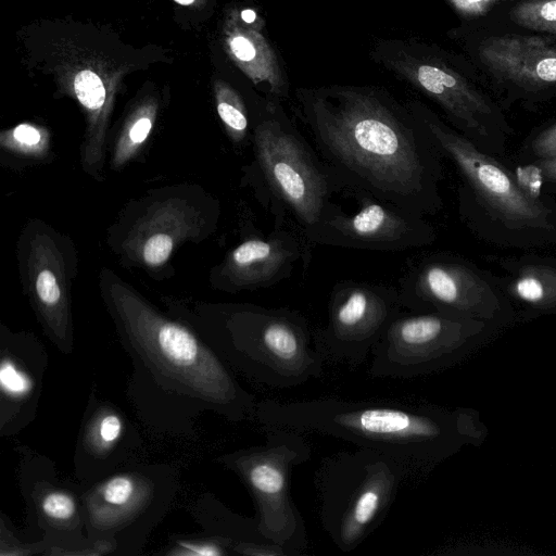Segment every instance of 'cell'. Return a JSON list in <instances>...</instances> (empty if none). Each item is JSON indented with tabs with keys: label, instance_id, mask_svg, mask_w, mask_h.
<instances>
[{
	"label": "cell",
	"instance_id": "6da1fadb",
	"mask_svg": "<svg viewBox=\"0 0 556 556\" xmlns=\"http://www.w3.org/2000/svg\"><path fill=\"white\" fill-rule=\"evenodd\" d=\"M296 104L342 192L419 216L441 207V154L408 105L378 89L337 85L298 89Z\"/></svg>",
	"mask_w": 556,
	"mask_h": 556
},
{
	"label": "cell",
	"instance_id": "7a4b0ae2",
	"mask_svg": "<svg viewBox=\"0 0 556 556\" xmlns=\"http://www.w3.org/2000/svg\"><path fill=\"white\" fill-rule=\"evenodd\" d=\"M124 291L114 293L112 313L131 362L126 395L144 427L192 438L206 413L230 422L255 420V396L191 327Z\"/></svg>",
	"mask_w": 556,
	"mask_h": 556
},
{
	"label": "cell",
	"instance_id": "3957f363",
	"mask_svg": "<svg viewBox=\"0 0 556 556\" xmlns=\"http://www.w3.org/2000/svg\"><path fill=\"white\" fill-rule=\"evenodd\" d=\"M264 428L313 432L381 452L401 463L410 479L469 446H480L488 427L478 410L391 400L318 397L257 401Z\"/></svg>",
	"mask_w": 556,
	"mask_h": 556
},
{
	"label": "cell",
	"instance_id": "277c9868",
	"mask_svg": "<svg viewBox=\"0 0 556 556\" xmlns=\"http://www.w3.org/2000/svg\"><path fill=\"white\" fill-rule=\"evenodd\" d=\"M254 166L260 197L275 226L292 225L303 244L306 273L312 257L308 239L333 208L342 192L314 146L269 100L252 128Z\"/></svg>",
	"mask_w": 556,
	"mask_h": 556
},
{
	"label": "cell",
	"instance_id": "5b68a950",
	"mask_svg": "<svg viewBox=\"0 0 556 556\" xmlns=\"http://www.w3.org/2000/svg\"><path fill=\"white\" fill-rule=\"evenodd\" d=\"M191 328L253 383L288 389L324 372L326 361L315 348L309 324L295 309L242 306L214 324Z\"/></svg>",
	"mask_w": 556,
	"mask_h": 556
},
{
	"label": "cell",
	"instance_id": "8992f818",
	"mask_svg": "<svg viewBox=\"0 0 556 556\" xmlns=\"http://www.w3.org/2000/svg\"><path fill=\"white\" fill-rule=\"evenodd\" d=\"M407 469L381 452L358 447L323 459L315 473L320 525L342 553L356 549L384 521Z\"/></svg>",
	"mask_w": 556,
	"mask_h": 556
},
{
	"label": "cell",
	"instance_id": "52a82bcc",
	"mask_svg": "<svg viewBox=\"0 0 556 556\" xmlns=\"http://www.w3.org/2000/svg\"><path fill=\"white\" fill-rule=\"evenodd\" d=\"M179 470L166 463H130L84 488L87 536L108 555L141 554L174 504Z\"/></svg>",
	"mask_w": 556,
	"mask_h": 556
},
{
	"label": "cell",
	"instance_id": "ba28073f",
	"mask_svg": "<svg viewBox=\"0 0 556 556\" xmlns=\"http://www.w3.org/2000/svg\"><path fill=\"white\" fill-rule=\"evenodd\" d=\"M311 457V447L301 432L267 428L266 440L220 454L216 463L233 472L254 503L261 535L287 548L292 556L308 547L304 519L290 492L293 469Z\"/></svg>",
	"mask_w": 556,
	"mask_h": 556
},
{
	"label": "cell",
	"instance_id": "9c48e42d",
	"mask_svg": "<svg viewBox=\"0 0 556 556\" xmlns=\"http://www.w3.org/2000/svg\"><path fill=\"white\" fill-rule=\"evenodd\" d=\"M501 327L438 312L402 309L374 345L368 374L409 379L445 370L476 353Z\"/></svg>",
	"mask_w": 556,
	"mask_h": 556
},
{
	"label": "cell",
	"instance_id": "30bf717a",
	"mask_svg": "<svg viewBox=\"0 0 556 556\" xmlns=\"http://www.w3.org/2000/svg\"><path fill=\"white\" fill-rule=\"evenodd\" d=\"M18 454L17 482L26 508L31 541H43L46 556H102L106 549L91 541L85 529L79 481L62 477L48 456L23 444Z\"/></svg>",
	"mask_w": 556,
	"mask_h": 556
},
{
	"label": "cell",
	"instance_id": "8fae6325",
	"mask_svg": "<svg viewBox=\"0 0 556 556\" xmlns=\"http://www.w3.org/2000/svg\"><path fill=\"white\" fill-rule=\"evenodd\" d=\"M402 309L397 288L368 281H339L329 296L326 326L313 332L315 348L325 361L357 367Z\"/></svg>",
	"mask_w": 556,
	"mask_h": 556
},
{
	"label": "cell",
	"instance_id": "7c38bea8",
	"mask_svg": "<svg viewBox=\"0 0 556 556\" xmlns=\"http://www.w3.org/2000/svg\"><path fill=\"white\" fill-rule=\"evenodd\" d=\"M358 203L351 213L336 203L321 219L308 242L314 245L397 252L433 242L434 230L424 216L366 194H352Z\"/></svg>",
	"mask_w": 556,
	"mask_h": 556
},
{
	"label": "cell",
	"instance_id": "4fadbf2b",
	"mask_svg": "<svg viewBox=\"0 0 556 556\" xmlns=\"http://www.w3.org/2000/svg\"><path fill=\"white\" fill-rule=\"evenodd\" d=\"M471 273L446 256L427 255L413 260L400 278L399 293L404 309L438 312L504 326L498 306L482 301Z\"/></svg>",
	"mask_w": 556,
	"mask_h": 556
},
{
	"label": "cell",
	"instance_id": "5bb4252c",
	"mask_svg": "<svg viewBox=\"0 0 556 556\" xmlns=\"http://www.w3.org/2000/svg\"><path fill=\"white\" fill-rule=\"evenodd\" d=\"M376 54L387 68L440 104L459 127L476 128L478 116L490 113L476 89L424 45L384 41Z\"/></svg>",
	"mask_w": 556,
	"mask_h": 556
},
{
	"label": "cell",
	"instance_id": "9a60e30c",
	"mask_svg": "<svg viewBox=\"0 0 556 556\" xmlns=\"http://www.w3.org/2000/svg\"><path fill=\"white\" fill-rule=\"evenodd\" d=\"M142 446L137 426L113 402L90 392L73 456L74 476L94 483L134 463Z\"/></svg>",
	"mask_w": 556,
	"mask_h": 556
},
{
	"label": "cell",
	"instance_id": "2e32d148",
	"mask_svg": "<svg viewBox=\"0 0 556 556\" xmlns=\"http://www.w3.org/2000/svg\"><path fill=\"white\" fill-rule=\"evenodd\" d=\"M48 363V352L37 338L1 331V438L18 434L35 420Z\"/></svg>",
	"mask_w": 556,
	"mask_h": 556
},
{
	"label": "cell",
	"instance_id": "e0dca14e",
	"mask_svg": "<svg viewBox=\"0 0 556 556\" xmlns=\"http://www.w3.org/2000/svg\"><path fill=\"white\" fill-rule=\"evenodd\" d=\"M305 255L299 235L285 226H275L267 237H254L232 250L223 270L236 289H258L289 278Z\"/></svg>",
	"mask_w": 556,
	"mask_h": 556
},
{
	"label": "cell",
	"instance_id": "ac0fdd59",
	"mask_svg": "<svg viewBox=\"0 0 556 556\" xmlns=\"http://www.w3.org/2000/svg\"><path fill=\"white\" fill-rule=\"evenodd\" d=\"M481 62L497 77L528 88L556 86V47L538 36L491 37Z\"/></svg>",
	"mask_w": 556,
	"mask_h": 556
},
{
	"label": "cell",
	"instance_id": "d6986e66",
	"mask_svg": "<svg viewBox=\"0 0 556 556\" xmlns=\"http://www.w3.org/2000/svg\"><path fill=\"white\" fill-rule=\"evenodd\" d=\"M262 30L244 24L236 11L231 12L223 30L224 47L253 84L265 85L274 101V98L287 96L288 85L277 55Z\"/></svg>",
	"mask_w": 556,
	"mask_h": 556
},
{
	"label": "cell",
	"instance_id": "ffe728a7",
	"mask_svg": "<svg viewBox=\"0 0 556 556\" xmlns=\"http://www.w3.org/2000/svg\"><path fill=\"white\" fill-rule=\"evenodd\" d=\"M189 513L204 532L227 538L236 545L267 541L258 532L254 517L233 513L212 493L198 496L189 505Z\"/></svg>",
	"mask_w": 556,
	"mask_h": 556
},
{
	"label": "cell",
	"instance_id": "44dd1931",
	"mask_svg": "<svg viewBox=\"0 0 556 556\" xmlns=\"http://www.w3.org/2000/svg\"><path fill=\"white\" fill-rule=\"evenodd\" d=\"M231 540L204 532V534L173 535L166 549L167 556H228L235 555Z\"/></svg>",
	"mask_w": 556,
	"mask_h": 556
},
{
	"label": "cell",
	"instance_id": "7402d4cb",
	"mask_svg": "<svg viewBox=\"0 0 556 556\" xmlns=\"http://www.w3.org/2000/svg\"><path fill=\"white\" fill-rule=\"evenodd\" d=\"M215 96L218 115L229 130L231 138L237 142L242 141L248 135L250 124L241 97L224 81L215 84Z\"/></svg>",
	"mask_w": 556,
	"mask_h": 556
},
{
	"label": "cell",
	"instance_id": "603a6c76",
	"mask_svg": "<svg viewBox=\"0 0 556 556\" xmlns=\"http://www.w3.org/2000/svg\"><path fill=\"white\" fill-rule=\"evenodd\" d=\"M516 24L536 31L556 35V0H528L509 12Z\"/></svg>",
	"mask_w": 556,
	"mask_h": 556
},
{
	"label": "cell",
	"instance_id": "cb8c5ba5",
	"mask_svg": "<svg viewBox=\"0 0 556 556\" xmlns=\"http://www.w3.org/2000/svg\"><path fill=\"white\" fill-rule=\"evenodd\" d=\"M47 545L43 541L22 540L13 531L7 516L0 515V556L45 555Z\"/></svg>",
	"mask_w": 556,
	"mask_h": 556
},
{
	"label": "cell",
	"instance_id": "d4e9b609",
	"mask_svg": "<svg viewBox=\"0 0 556 556\" xmlns=\"http://www.w3.org/2000/svg\"><path fill=\"white\" fill-rule=\"evenodd\" d=\"M79 102L88 110L96 111L105 102L106 91L102 79L90 70L79 71L73 83Z\"/></svg>",
	"mask_w": 556,
	"mask_h": 556
},
{
	"label": "cell",
	"instance_id": "484cf974",
	"mask_svg": "<svg viewBox=\"0 0 556 556\" xmlns=\"http://www.w3.org/2000/svg\"><path fill=\"white\" fill-rule=\"evenodd\" d=\"M517 295L525 302L530 303L539 308L551 309L546 291L542 282L532 277H522L516 285Z\"/></svg>",
	"mask_w": 556,
	"mask_h": 556
},
{
	"label": "cell",
	"instance_id": "4316f807",
	"mask_svg": "<svg viewBox=\"0 0 556 556\" xmlns=\"http://www.w3.org/2000/svg\"><path fill=\"white\" fill-rule=\"evenodd\" d=\"M172 250V238L165 233H156L147 241L143 249V257L150 265H160L168 258Z\"/></svg>",
	"mask_w": 556,
	"mask_h": 556
},
{
	"label": "cell",
	"instance_id": "83f0119b",
	"mask_svg": "<svg viewBox=\"0 0 556 556\" xmlns=\"http://www.w3.org/2000/svg\"><path fill=\"white\" fill-rule=\"evenodd\" d=\"M233 552L243 556H292L287 548L268 541L239 543Z\"/></svg>",
	"mask_w": 556,
	"mask_h": 556
},
{
	"label": "cell",
	"instance_id": "f1b7e54d",
	"mask_svg": "<svg viewBox=\"0 0 556 556\" xmlns=\"http://www.w3.org/2000/svg\"><path fill=\"white\" fill-rule=\"evenodd\" d=\"M464 17H480L495 5L511 0H446Z\"/></svg>",
	"mask_w": 556,
	"mask_h": 556
},
{
	"label": "cell",
	"instance_id": "f546056e",
	"mask_svg": "<svg viewBox=\"0 0 556 556\" xmlns=\"http://www.w3.org/2000/svg\"><path fill=\"white\" fill-rule=\"evenodd\" d=\"M13 137L18 142L27 146H34L40 140L39 131L35 127L25 124L20 125L14 129Z\"/></svg>",
	"mask_w": 556,
	"mask_h": 556
},
{
	"label": "cell",
	"instance_id": "4dcf8cb0",
	"mask_svg": "<svg viewBox=\"0 0 556 556\" xmlns=\"http://www.w3.org/2000/svg\"><path fill=\"white\" fill-rule=\"evenodd\" d=\"M151 126H152V123H151L150 118H148V117L139 118L132 125L131 129L129 130L130 140L135 143L142 142L147 138V136L151 129Z\"/></svg>",
	"mask_w": 556,
	"mask_h": 556
},
{
	"label": "cell",
	"instance_id": "1f68e13d",
	"mask_svg": "<svg viewBox=\"0 0 556 556\" xmlns=\"http://www.w3.org/2000/svg\"><path fill=\"white\" fill-rule=\"evenodd\" d=\"M237 14L244 24L254 28L263 29L264 21L254 10L247 8L237 12Z\"/></svg>",
	"mask_w": 556,
	"mask_h": 556
},
{
	"label": "cell",
	"instance_id": "d6a6232c",
	"mask_svg": "<svg viewBox=\"0 0 556 556\" xmlns=\"http://www.w3.org/2000/svg\"><path fill=\"white\" fill-rule=\"evenodd\" d=\"M175 2L181 4V5H190L192 4L195 0H174Z\"/></svg>",
	"mask_w": 556,
	"mask_h": 556
}]
</instances>
